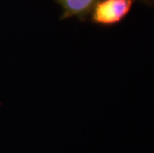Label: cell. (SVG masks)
Listing matches in <instances>:
<instances>
[{
	"label": "cell",
	"mask_w": 154,
	"mask_h": 153,
	"mask_svg": "<svg viewBox=\"0 0 154 153\" xmlns=\"http://www.w3.org/2000/svg\"><path fill=\"white\" fill-rule=\"evenodd\" d=\"M96 0H62L66 11L70 15H82L93 7Z\"/></svg>",
	"instance_id": "2"
},
{
	"label": "cell",
	"mask_w": 154,
	"mask_h": 153,
	"mask_svg": "<svg viewBox=\"0 0 154 153\" xmlns=\"http://www.w3.org/2000/svg\"><path fill=\"white\" fill-rule=\"evenodd\" d=\"M133 2L134 0H100L94 5L93 21L103 26L119 23L129 14Z\"/></svg>",
	"instance_id": "1"
},
{
	"label": "cell",
	"mask_w": 154,
	"mask_h": 153,
	"mask_svg": "<svg viewBox=\"0 0 154 153\" xmlns=\"http://www.w3.org/2000/svg\"><path fill=\"white\" fill-rule=\"evenodd\" d=\"M142 3L146 4L147 6H150V7H154V0H140Z\"/></svg>",
	"instance_id": "3"
}]
</instances>
